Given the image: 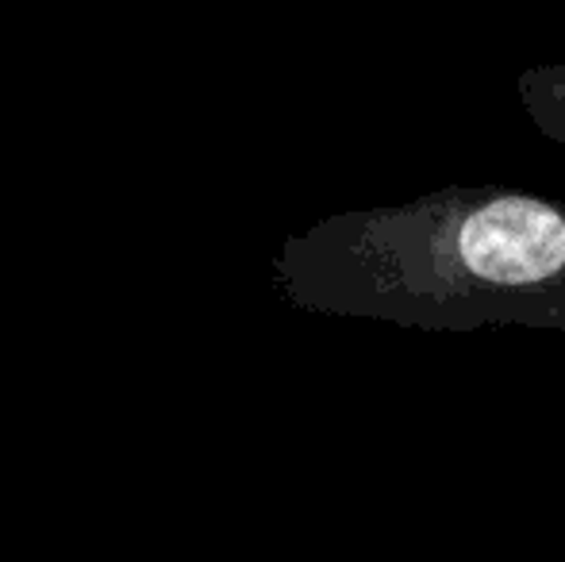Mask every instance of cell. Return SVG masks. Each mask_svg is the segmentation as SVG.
<instances>
[{
	"instance_id": "cell-1",
	"label": "cell",
	"mask_w": 565,
	"mask_h": 562,
	"mask_svg": "<svg viewBox=\"0 0 565 562\" xmlns=\"http://www.w3.org/2000/svg\"><path fill=\"white\" fill-rule=\"evenodd\" d=\"M300 312L404 331H565V201L512 185H443L347 209L269 258Z\"/></svg>"
},
{
	"instance_id": "cell-2",
	"label": "cell",
	"mask_w": 565,
	"mask_h": 562,
	"mask_svg": "<svg viewBox=\"0 0 565 562\" xmlns=\"http://www.w3.org/2000/svg\"><path fill=\"white\" fill-rule=\"evenodd\" d=\"M515 100L539 136L565 147V62H539L523 70L515 77Z\"/></svg>"
}]
</instances>
